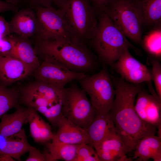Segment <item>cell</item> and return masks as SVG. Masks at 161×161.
<instances>
[{
	"mask_svg": "<svg viewBox=\"0 0 161 161\" xmlns=\"http://www.w3.org/2000/svg\"><path fill=\"white\" fill-rule=\"evenodd\" d=\"M110 76L115 95L109 113L117 134L131 151H133L140 139L155 135L157 129L141 120L135 109L136 96L142 83L133 84L120 77Z\"/></svg>",
	"mask_w": 161,
	"mask_h": 161,
	"instance_id": "cell-1",
	"label": "cell"
},
{
	"mask_svg": "<svg viewBox=\"0 0 161 161\" xmlns=\"http://www.w3.org/2000/svg\"><path fill=\"white\" fill-rule=\"evenodd\" d=\"M35 48L43 58L51 59L69 69L90 75L98 62L88 45L72 40H36Z\"/></svg>",
	"mask_w": 161,
	"mask_h": 161,
	"instance_id": "cell-2",
	"label": "cell"
},
{
	"mask_svg": "<svg viewBox=\"0 0 161 161\" xmlns=\"http://www.w3.org/2000/svg\"><path fill=\"white\" fill-rule=\"evenodd\" d=\"M64 89L36 80L19 91L20 103L40 112L51 126L58 128L64 117L61 109Z\"/></svg>",
	"mask_w": 161,
	"mask_h": 161,
	"instance_id": "cell-3",
	"label": "cell"
},
{
	"mask_svg": "<svg viewBox=\"0 0 161 161\" xmlns=\"http://www.w3.org/2000/svg\"><path fill=\"white\" fill-rule=\"evenodd\" d=\"M71 39L87 45L94 36L98 21L97 13L87 0H55Z\"/></svg>",
	"mask_w": 161,
	"mask_h": 161,
	"instance_id": "cell-4",
	"label": "cell"
},
{
	"mask_svg": "<svg viewBox=\"0 0 161 161\" xmlns=\"http://www.w3.org/2000/svg\"><path fill=\"white\" fill-rule=\"evenodd\" d=\"M98 14L97 31L89 43L105 66H111L126 49L133 47L105 13Z\"/></svg>",
	"mask_w": 161,
	"mask_h": 161,
	"instance_id": "cell-5",
	"label": "cell"
},
{
	"mask_svg": "<svg viewBox=\"0 0 161 161\" xmlns=\"http://www.w3.org/2000/svg\"><path fill=\"white\" fill-rule=\"evenodd\" d=\"M106 66L98 72L86 75L78 81L89 96L97 114L109 113L115 97V89Z\"/></svg>",
	"mask_w": 161,
	"mask_h": 161,
	"instance_id": "cell-6",
	"label": "cell"
},
{
	"mask_svg": "<svg viewBox=\"0 0 161 161\" xmlns=\"http://www.w3.org/2000/svg\"><path fill=\"white\" fill-rule=\"evenodd\" d=\"M103 12L126 37L137 43L141 42L143 26L134 0H112Z\"/></svg>",
	"mask_w": 161,
	"mask_h": 161,
	"instance_id": "cell-7",
	"label": "cell"
},
{
	"mask_svg": "<svg viewBox=\"0 0 161 161\" xmlns=\"http://www.w3.org/2000/svg\"><path fill=\"white\" fill-rule=\"evenodd\" d=\"M86 93L75 84L63 90L61 111L63 116L78 126L86 129L96 113Z\"/></svg>",
	"mask_w": 161,
	"mask_h": 161,
	"instance_id": "cell-8",
	"label": "cell"
},
{
	"mask_svg": "<svg viewBox=\"0 0 161 161\" xmlns=\"http://www.w3.org/2000/svg\"><path fill=\"white\" fill-rule=\"evenodd\" d=\"M35 11L38 21L36 40L71 39L63 15L58 9L52 6H37Z\"/></svg>",
	"mask_w": 161,
	"mask_h": 161,
	"instance_id": "cell-9",
	"label": "cell"
},
{
	"mask_svg": "<svg viewBox=\"0 0 161 161\" xmlns=\"http://www.w3.org/2000/svg\"><path fill=\"white\" fill-rule=\"evenodd\" d=\"M43 61L33 73L36 80L63 89L66 85L74 80L78 81L86 75L72 71L48 58Z\"/></svg>",
	"mask_w": 161,
	"mask_h": 161,
	"instance_id": "cell-10",
	"label": "cell"
},
{
	"mask_svg": "<svg viewBox=\"0 0 161 161\" xmlns=\"http://www.w3.org/2000/svg\"><path fill=\"white\" fill-rule=\"evenodd\" d=\"M120 77L131 83L137 84L151 82V70L137 60L126 49L111 66Z\"/></svg>",
	"mask_w": 161,
	"mask_h": 161,
	"instance_id": "cell-11",
	"label": "cell"
},
{
	"mask_svg": "<svg viewBox=\"0 0 161 161\" xmlns=\"http://www.w3.org/2000/svg\"><path fill=\"white\" fill-rule=\"evenodd\" d=\"M134 108L143 121L161 129V100L148 92L142 85L136 96Z\"/></svg>",
	"mask_w": 161,
	"mask_h": 161,
	"instance_id": "cell-12",
	"label": "cell"
},
{
	"mask_svg": "<svg viewBox=\"0 0 161 161\" xmlns=\"http://www.w3.org/2000/svg\"><path fill=\"white\" fill-rule=\"evenodd\" d=\"M34 70L33 68L15 58L0 55V82L5 85L25 78Z\"/></svg>",
	"mask_w": 161,
	"mask_h": 161,
	"instance_id": "cell-13",
	"label": "cell"
},
{
	"mask_svg": "<svg viewBox=\"0 0 161 161\" xmlns=\"http://www.w3.org/2000/svg\"><path fill=\"white\" fill-rule=\"evenodd\" d=\"M9 23L12 33L16 35L29 38L36 35L37 18L35 11L31 7L18 10Z\"/></svg>",
	"mask_w": 161,
	"mask_h": 161,
	"instance_id": "cell-14",
	"label": "cell"
},
{
	"mask_svg": "<svg viewBox=\"0 0 161 161\" xmlns=\"http://www.w3.org/2000/svg\"><path fill=\"white\" fill-rule=\"evenodd\" d=\"M100 161H131L127 154L131 151L117 133L104 140L95 149Z\"/></svg>",
	"mask_w": 161,
	"mask_h": 161,
	"instance_id": "cell-15",
	"label": "cell"
},
{
	"mask_svg": "<svg viewBox=\"0 0 161 161\" xmlns=\"http://www.w3.org/2000/svg\"><path fill=\"white\" fill-rule=\"evenodd\" d=\"M87 132L89 145L95 149L106 139L116 133L115 126L109 113L96 114L91 123L85 129Z\"/></svg>",
	"mask_w": 161,
	"mask_h": 161,
	"instance_id": "cell-16",
	"label": "cell"
},
{
	"mask_svg": "<svg viewBox=\"0 0 161 161\" xmlns=\"http://www.w3.org/2000/svg\"><path fill=\"white\" fill-rule=\"evenodd\" d=\"M51 142L76 145L83 143L89 145L86 129L75 124L64 116Z\"/></svg>",
	"mask_w": 161,
	"mask_h": 161,
	"instance_id": "cell-17",
	"label": "cell"
},
{
	"mask_svg": "<svg viewBox=\"0 0 161 161\" xmlns=\"http://www.w3.org/2000/svg\"><path fill=\"white\" fill-rule=\"evenodd\" d=\"M31 146L23 128L9 136L0 134V155H8L16 160L21 161V157L29 152Z\"/></svg>",
	"mask_w": 161,
	"mask_h": 161,
	"instance_id": "cell-18",
	"label": "cell"
},
{
	"mask_svg": "<svg viewBox=\"0 0 161 161\" xmlns=\"http://www.w3.org/2000/svg\"><path fill=\"white\" fill-rule=\"evenodd\" d=\"M133 159L146 161L151 159L161 161V138L151 135L143 137L137 143L133 150Z\"/></svg>",
	"mask_w": 161,
	"mask_h": 161,
	"instance_id": "cell-19",
	"label": "cell"
},
{
	"mask_svg": "<svg viewBox=\"0 0 161 161\" xmlns=\"http://www.w3.org/2000/svg\"><path fill=\"white\" fill-rule=\"evenodd\" d=\"M29 114L28 108L20 105L14 112L4 114L0 122V134L9 136L19 132L23 126L28 123Z\"/></svg>",
	"mask_w": 161,
	"mask_h": 161,
	"instance_id": "cell-20",
	"label": "cell"
},
{
	"mask_svg": "<svg viewBox=\"0 0 161 161\" xmlns=\"http://www.w3.org/2000/svg\"><path fill=\"white\" fill-rule=\"evenodd\" d=\"M27 108L29 109L28 123L31 136L35 143L47 144L52 141L54 135L51 125L45 121L35 110Z\"/></svg>",
	"mask_w": 161,
	"mask_h": 161,
	"instance_id": "cell-21",
	"label": "cell"
},
{
	"mask_svg": "<svg viewBox=\"0 0 161 161\" xmlns=\"http://www.w3.org/2000/svg\"><path fill=\"white\" fill-rule=\"evenodd\" d=\"M12 37L13 43L12 57L20 60L35 70L41 63L35 47H33L29 38L13 34H12Z\"/></svg>",
	"mask_w": 161,
	"mask_h": 161,
	"instance_id": "cell-22",
	"label": "cell"
},
{
	"mask_svg": "<svg viewBox=\"0 0 161 161\" xmlns=\"http://www.w3.org/2000/svg\"><path fill=\"white\" fill-rule=\"evenodd\" d=\"M143 26L161 24V0H134Z\"/></svg>",
	"mask_w": 161,
	"mask_h": 161,
	"instance_id": "cell-23",
	"label": "cell"
},
{
	"mask_svg": "<svg viewBox=\"0 0 161 161\" xmlns=\"http://www.w3.org/2000/svg\"><path fill=\"white\" fill-rule=\"evenodd\" d=\"M154 27L142 38L141 42L143 49L149 56L160 61L161 58V24Z\"/></svg>",
	"mask_w": 161,
	"mask_h": 161,
	"instance_id": "cell-24",
	"label": "cell"
},
{
	"mask_svg": "<svg viewBox=\"0 0 161 161\" xmlns=\"http://www.w3.org/2000/svg\"><path fill=\"white\" fill-rule=\"evenodd\" d=\"M46 145L53 161L58 160L74 161L79 145L52 142Z\"/></svg>",
	"mask_w": 161,
	"mask_h": 161,
	"instance_id": "cell-25",
	"label": "cell"
},
{
	"mask_svg": "<svg viewBox=\"0 0 161 161\" xmlns=\"http://www.w3.org/2000/svg\"><path fill=\"white\" fill-rule=\"evenodd\" d=\"M20 93L0 82V119L10 110L19 105Z\"/></svg>",
	"mask_w": 161,
	"mask_h": 161,
	"instance_id": "cell-26",
	"label": "cell"
},
{
	"mask_svg": "<svg viewBox=\"0 0 161 161\" xmlns=\"http://www.w3.org/2000/svg\"><path fill=\"white\" fill-rule=\"evenodd\" d=\"M148 61L151 66L152 81H153L155 91L161 100V64L160 61L149 55Z\"/></svg>",
	"mask_w": 161,
	"mask_h": 161,
	"instance_id": "cell-27",
	"label": "cell"
},
{
	"mask_svg": "<svg viewBox=\"0 0 161 161\" xmlns=\"http://www.w3.org/2000/svg\"><path fill=\"white\" fill-rule=\"evenodd\" d=\"M74 161H100L95 148L89 145L83 143L78 145Z\"/></svg>",
	"mask_w": 161,
	"mask_h": 161,
	"instance_id": "cell-28",
	"label": "cell"
},
{
	"mask_svg": "<svg viewBox=\"0 0 161 161\" xmlns=\"http://www.w3.org/2000/svg\"><path fill=\"white\" fill-rule=\"evenodd\" d=\"M29 155L25 161H53L49 152L45 150L43 152L31 145Z\"/></svg>",
	"mask_w": 161,
	"mask_h": 161,
	"instance_id": "cell-29",
	"label": "cell"
},
{
	"mask_svg": "<svg viewBox=\"0 0 161 161\" xmlns=\"http://www.w3.org/2000/svg\"><path fill=\"white\" fill-rule=\"evenodd\" d=\"M13 48L12 34L0 39V55L12 57Z\"/></svg>",
	"mask_w": 161,
	"mask_h": 161,
	"instance_id": "cell-30",
	"label": "cell"
},
{
	"mask_svg": "<svg viewBox=\"0 0 161 161\" xmlns=\"http://www.w3.org/2000/svg\"><path fill=\"white\" fill-rule=\"evenodd\" d=\"M95 10L97 14L103 12L112 0H87Z\"/></svg>",
	"mask_w": 161,
	"mask_h": 161,
	"instance_id": "cell-31",
	"label": "cell"
},
{
	"mask_svg": "<svg viewBox=\"0 0 161 161\" xmlns=\"http://www.w3.org/2000/svg\"><path fill=\"white\" fill-rule=\"evenodd\" d=\"M11 34L9 22L0 16V39Z\"/></svg>",
	"mask_w": 161,
	"mask_h": 161,
	"instance_id": "cell-32",
	"label": "cell"
},
{
	"mask_svg": "<svg viewBox=\"0 0 161 161\" xmlns=\"http://www.w3.org/2000/svg\"><path fill=\"white\" fill-rule=\"evenodd\" d=\"M18 10V5L0 0V13L7 11L16 13Z\"/></svg>",
	"mask_w": 161,
	"mask_h": 161,
	"instance_id": "cell-33",
	"label": "cell"
},
{
	"mask_svg": "<svg viewBox=\"0 0 161 161\" xmlns=\"http://www.w3.org/2000/svg\"><path fill=\"white\" fill-rule=\"evenodd\" d=\"M33 9L37 6L48 7L52 6L55 0H26Z\"/></svg>",
	"mask_w": 161,
	"mask_h": 161,
	"instance_id": "cell-34",
	"label": "cell"
},
{
	"mask_svg": "<svg viewBox=\"0 0 161 161\" xmlns=\"http://www.w3.org/2000/svg\"><path fill=\"white\" fill-rule=\"evenodd\" d=\"M14 159L11 156L5 154L0 155V161H14Z\"/></svg>",
	"mask_w": 161,
	"mask_h": 161,
	"instance_id": "cell-35",
	"label": "cell"
},
{
	"mask_svg": "<svg viewBox=\"0 0 161 161\" xmlns=\"http://www.w3.org/2000/svg\"><path fill=\"white\" fill-rule=\"evenodd\" d=\"M26 1V0H6L5 1L12 4L18 5L19 4Z\"/></svg>",
	"mask_w": 161,
	"mask_h": 161,
	"instance_id": "cell-36",
	"label": "cell"
}]
</instances>
